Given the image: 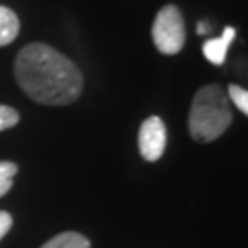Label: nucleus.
Here are the masks:
<instances>
[{"instance_id":"nucleus-1","label":"nucleus","mask_w":248,"mask_h":248,"mask_svg":"<svg viewBox=\"0 0 248 248\" xmlns=\"http://www.w3.org/2000/svg\"><path fill=\"white\" fill-rule=\"evenodd\" d=\"M15 79L41 105H70L81 96L83 76L74 62L45 43L26 45L15 57Z\"/></svg>"},{"instance_id":"nucleus-2","label":"nucleus","mask_w":248,"mask_h":248,"mask_svg":"<svg viewBox=\"0 0 248 248\" xmlns=\"http://www.w3.org/2000/svg\"><path fill=\"white\" fill-rule=\"evenodd\" d=\"M232 108L228 96L219 85H204L195 92L189 118H187V129L189 136L195 142H213L232 124Z\"/></svg>"},{"instance_id":"nucleus-3","label":"nucleus","mask_w":248,"mask_h":248,"mask_svg":"<svg viewBox=\"0 0 248 248\" xmlns=\"http://www.w3.org/2000/svg\"><path fill=\"white\" fill-rule=\"evenodd\" d=\"M151 35L160 53L175 55L180 52L186 43V26L180 9L173 4H168L160 9L151 28Z\"/></svg>"},{"instance_id":"nucleus-4","label":"nucleus","mask_w":248,"mask_h":248,"mask_svg":"<svg viewBox=\"0 0 248 248\" xmlns=\"http://www.w3.org/2000/svg\"><path fill=\"white\" fill-rule=\"evenodd\" d=\"M168 143V133L166 125L158 116H151L140 127L138 133V149L143 160L147 162H156L162 158Z\"/></svg>"},{"instance_id":"nucleus-5","label":"nucleus","mask_w":248,"mask_h":248,"mask_svg":"<svg viewBox=\"0 0 248 248\" xmlns=\"http://www.w3.org/2000/svg\"><path fill=\"white\" fill-rule=\"evenodd\" d=\"M235 39V30L232 26L224 28L221 37L217 39H208L206 43L202 45V53L204 57L212 64H222L224 59H226V53H228V48H230L232 41Z\"/></svg>"},{"instance_id":"nucleus-6","label":"nucleus","mask_w":248,"mask_h":248,"mask_svg":"<svg viewBox=\"0 0 248 248\" xmlns=\"http://www.w3.org/2000/svg\"><path fill=\"white\" fill-rule=\"evenodd\" d=\"M20 20L13 9L0 6V46L11 45L18 37Z\"/></svg>"},{"instance_id":"nucleus-7","label":"nucleus","mask_w":248,"mask_h":248,"mask_svg":"<svg viewBox=\"0 0 248 248\" xmlns=\"http://www.w3.org/2000/svg\"><path fill=\"white\" fill-rule=\"evenodd\" d=\"M41 248H90V241L78 232H62L46 241Z\"/></svg>"},{"instance_id":"nucleus-8","label":"nucleus","mask_w":248,"mask_h":248,"mask_svg":"<svg viewBox=\"0 0 248 248\" xmlns=\"http://www.w3.org/2000/svg\"><path fill=\"white\" fill-rule=\"evenodd\" d=\"M17 164L13 162H0V197L8 193L13 186V178L17 175Z\"/></svg>"},{"instance_id":"nucleus-9","label":"nucleus","mask_w":248,"mask_h":248,"mask_svg":"<svg viewBox=\"0 0 248 248\" xmlns=\"http://www.w3.org/2000/svg\"><path fill=\"white\" fill-rule=\"evenodd\" d=\"M228 98L233 105L239 108L243 114H248V92L245 89H241L239 85H230L228 87Z\"/></svg>"},{"instance_id":"nucleus-10","label":"nucleus","mask_w":248,"mask_h":248,"mask_svg":"<svg viewBox=\"0 0 248 248\" xmlns=\"http://www.w3.org/2000/svg\"><path fill=\"white\" fill-rule=\"evenodd\" d=\"M18 124V112L8 105H0V131L11 129Z\"/></svg>"},{"instance_id":"nucleus-11","label":"nucleus","mask_w":248,"mask_h":248,"mask_svg":"<svg viewBox=\"0 0 248 248\" xmlns=\"http://www.w3.org/2000/svg\"><path fill=\"white\" fill-rule=\"evenodd\" d=\"M11 224H13L11 215H9L8 212H0V239H2V237L9 232Z\"/></svg>"},{"instance_id":"nucleus-12","label":"nucleus","mask_w":248,"mask_h":248,"mask_svg":"<svg viewBox=\"0 0 248 248\" xmlns=\"http://www.w3.org/2000/svg\"><path fill=\"white\" fill-rule=\"evenodd\" d=\"M206 31H208V26H206V24H199V33H206Z\"/></svg>"}]
</instances>
